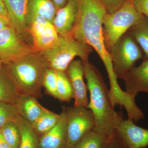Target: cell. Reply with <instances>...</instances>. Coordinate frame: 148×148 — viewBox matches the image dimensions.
Here are the masks:
<instances>
[{"label": "cell", "mask_w": 148, "mask_h": 148, "mask_svg": "<svg viewBox=\"0 0 148 148\" xmlns=\"http://www.w3.org/2000/svg\"><path fill=\"white\" fill-rule=\"evenodd\" d=\"M78 14L72 36L90 46L98 53L107 71H113L110 53L104 44L103 19L108 13L101 0H77Z\"/></svg>", "instance_id": "cell-1"}, {"label": "cell", "mask_w": 148, "mask_h": 148, "mask_svg": "<svg viewBox=\"0 0 148 148\" xmlns=\"http://www.w3.org/2000/svg\"><path fill=\"white\" fill-rule=\"evenodd\" d=\"M56 12L53 0H29L27 16L39 15L53 24Z\"/></svg>", "instance_id": "cell-18"}, {"label": "cell", "mask_w": 148, "mask_h": 148, "mask_svg": "<svg viewBox=\"0 0 148 148\" xmlns=\"http://www.w3.org/2000/svg\"><path fill=\"white\" fill-rule=\"evenodd\" d=\"M67 1L68 0H53L57 11L66 5Z\"/></svg>", "instance_id": "cell-31"}, {"label": "cell", "mask_w": 148, "mask_h": 148, "mask_svg": "<svg viewBox=\"0 0 148 148\" xmlns=\"http://www.w3.org/2000/svg\"><path fill=\"white\" fill-rule=\"evenodd\" d=\"M134 4L140 13L148 17V0H134Z\"/></svg>", "instance_id": "cell-29"}, {"label": "cell", "mask_w": 148, "mask_h": 148, "mask_svg": "<svg viewBox=\"0 0 148 148\" xmlns=\"http://www.w3.org/2000/svg\"><path fill=\"white\" fill-rule=\"evenodd\" d=\"M56 87L60 101L69 102L75 98L73 88L69 76L65 71H56Z\"/></svg>", "instance_id": "cell-23"}, {"label": "cell", "mask_w": 148, "mask_h": 148, "mask_svg": "<svg viewBox=\"0 0 148 148\" xmlns=\"http://www.w3.org/2000/svg\"><path fill=\"white\" fill-rule=\"evenodd\" d=\"M61 117L55 127L39 138V148H66L67 145V122L65 115Z\"/></svg>", "instance_id": "cell-15"}, {"label": "cell", "mask_w": 148, "mask_h": 148, "mask_svg": "<svg viewBox=\"0 0 148 148\" xmlns=\"http://www.w3.org/2000/svg\"><path fill=\"white\" fill-rule=\"evenodd\" d=\"M66 72L73 88L74 106H83L88 108L89 104L87 94L88 88L84 81V69L82 61L80 59L72 61Z\"/></svg>", "instance_id": "cell-11"}, {"label": "cell", "mask_w": 148, "mask_h": 148, "mask_svg": "<svg viewBox=\"0 0 148 148\" xmlns=\"http://www.w3.org/2000/svg\"><path fill=\"white\" fill-rule=\"evenodd\" d=\"M20 93L4 67L0 71V103L15 105Z\"/></svg>", "instance_id": "cell-17"}, {"label": "cell", "mask_w": 148, "mask_h": 148, "mask_svg": "<svg viewBox=\"0 0 148 148\" xmlns=\"http://www.w3.org/2000/svg\"><path fill=\"white\" fill-rule=\"evenodd\" d=\"M10 26L12 27L10 22L6 20L2 16H0V31L5 27H10Z\"/></svg>", "instance_id": "cell-32"}, {"label": "cell", "mask_w": 148, "mask_h": 148, "mask_svg": "<svg viewBox=\"0 0 148 148\" xmlns=\"http://www.w3.org/2000/svg\"><path fill=\"white\" fill-rule=\"evenodd\" d=\"M35 51L34 46L25 42L12 26L0 31V59L3 64L16 61Z\"/></svg>", "instance_id": "cell-8"}, {"label": "cell", "mask_w": 148, "mask_h": 148, "mask_svg": "<svg viewBox=\"0 0 148 148\" xmlns=\"http://www.w3.org/2000/svg\"><path fill=\"white\" fill-rule=\"evenodd\" d=\"M61 114H56L47 109L32 124L39 138L43 136L54 128L58 123Z\"/></svg>", "instance_id": "cell-21"}, {"label": "cell", "mask_w": 148, "mask_h": 148, "mask_svg": "<svg viewBox=\"0 0 148 148\" xmlns=\"http://www.w3.org/2000/svg\"><path fill=\"white\" fill-rule=\"evenodd\" d=\"M123 80L125 92L132 97L136 98L140 92L148 93V58L132 67Z\"/></svg>", "instance_id": "cell-12"}, {"label": "cell", "mask_w": 148, "mask_h": 148, "mask_svg": "<svg viewBox=\"0 0 148 148\" xmlns=\"http://www.w3.org/2000/svg\"><path fill=\"white\" fill-rule=\"evenodd\" d=\"M109 53L115 75L123 80L136 62L144 56L142 49L128 32L117 41Z\"/></svg>", "instance_id": "cell-6"}, {"label": "cell", "mask_w": 148, "mask_h": 148, "mask_svg": "<svg viewBox=\"0 0 148 148\" xmlns=\"http://www.w3.org/2000/svg\"><path fill=\"white\" fill-rule=\"evenodd\" d=\"M77 14V0H68L66 5L57 11L53 24L58 35L72 36Z\"/></svg>", "instance_id": "cell-13"}, {"label": "cell", "mask_w": 148, "mask_h": 148, "mask_svg": "<svg viewBox=\"0 0 148 148\" xmlns=\"http://www.w3.org/2000/svg\"><path fill=\"white\" fill-rule=\"evenodd\" d=\"M83 64L90 95L88 108L92 111L95 119L92 130L109 136L115 129L118 113L111 102L109 90L101 72L89 61Z\"/></svg>", "instance_id": "cell-2"}, {"label": "cell", "mask_w": 148, "mask_h": 148, "mask_svg": "<svg viewBox=\"0 0 148 148\" xmlns=\"http://www.w3.org/2000/svg\"><path fill=\"white\" fill-rule=\"evenodd\" d=\"M15 119L7 123L0 129L3 137L11 148H19L21 141V133Z\"/></svg>", "instance_id": "cell-24"}, {"label": "cell", "mask_w": 148, "mask_h": 148, "mask_svg": "<svg viewBox=\"0 0 148 148\" xmlns=\"http://www.w3.org/2000/svg\"><path fill=\"white\" fill-rule=\"evenodd\" d=\"M18 115L33 124L47 109L39 103L32 95L20 94L15 105Z\"/></svg>", "instance_id": "cell-16"}, {"label": "cell", "mask_w": 148, "mask_h": 148, "mask_svg": "<svg viewBox=\"0 0 148 148\" xmlns=\"http://www.w3.org/2000/svg\"><path fill=\"white\" fill-rule=\"evenodd\" d=\"M56 81V71L53 69L48 68L45 74L42 86L45 88L49 95L60 100V97L57 92Z\"/></svg>", "instance_id": "cell-25"}, {"label": "cell", "mask_w": 148, "mask_h": 148, "mask_svg": "<svg viewBox=\"0 0 148 148\" xmlns=\"http://www.w3.org/2000/svg\"><path fill=\"white\" fill-rule=\"evenodd\" d=\"M93 50L91 46L77 40L72 36L59 35L56 44L41 52L47 61L49 68L66 72L69 64L77 56L79 57L83 63L88 61Z\"/></svg>", "instance_id": "cell-5"}, {"label": "cell", "mask_w": 148, "mask_h": 148, "mask_svg": "<svg viewBox=\"0 0 148 148\" xmlns=\"http://www.w3.org/2000/svg\"><path fill=\"white\" fill-rule=\"evenodd\" d=\"M125 0H101L107 11L112 13L120 7Z\"/></svg>", "instance_id": "cell-28"}, {"label": "cell", "mask_w": 148, "mask_h": 148, "mask_svg": "<svg viewBox=\"0 0 148 148\" xmlns=\"http://www.w3.org/2000/svg\"><path fill=\"white\" fill-rule=\"evenodd\" d=\"M128 32L135 39L145 53L144 58H148V17L145 15Z\"/></svg>", "instance_id": "cell-20"}, {"label": "cell", "mask_w": 148, "mask_h": 148, "mask_svg": "<svg viewBox=\"0 0 148 148\" xmlns=\"http://www.w3.org/2000/svg\"><path fill=\"white\" fill-rule=\"evenodd\" d=\"M15 120L21 133V143L18 148H39V138L32 125L19 115Z\"/></svg>", "instance_id": "cell-19"}, {"label": "cell", "mask_w": 148, "mask_h": 148, "mask_svg": "<svg viewBox=\"0 0 148 148\" xmlns=\"http://www.w3.org/2000/svg\"><path fill=\"white\" fill-rule=\"evenodd\" d=\"M63 112L67 122V145L66 148H72L95 125L92 111L83 106L64 107Z\"/></svg>", "instance_id": "cell-7"}, {"label": "cell", "mask_w": 148, "mask_h": 148, "mask_svg": "<svg viewBox=\"0 0 148 148\" xmlns=\"http://www.w3.org/2000/svg\"><path fill=\"white\" fill-rule=\"evenodd\" d=\"M103 148H129L122 140L116 129L109 135Z\"/></svg>", "instance_id": "cell-27"}, {"label": "cell", "mask_w": 148, "mask_h": 148, "mask_svg": "<svg viewBox=\"0 0 148 148\" xmlns=\"http://www.w3.org/2000/svg\"><path fill=\"white\" fill-rule=\"evenodd\" d=\"M3 66L20 94L42 96L43 81L49 67L41 52L35 51Z\"/></svg>", "instance_id": "cell-3"}, {"label": "cell", "mask_w": 148, "mask_h": 148, "mask_svg": "<svg viewBox=\"0 0 148 148\" xmlns=\"http://www.w3.org/2000/svg\"><path fill=\"white\" fill-rule=\"evenodd\" d=\"M3 1L12 26L23 38L26 36L29 33L27 20L29 0Z\"/></svg>", "instance_id": "cell-14"}, {"label": "cell", "mask_w": 148, "mask_h": 148, "mask_svg": "<svg viewBox=\"0 0 148 148\" xmlns=\"http://www.w3.org/2000/svg\"><path fill=\"white\" fill-rule=\"evenodd\" d=\"M3 63L2 60L0 59V71L3 69Z\"/></svg>", "instance_id": "cell-34"}, {"label": "cell", "mask_w": 148, "mask_h": 148, "mask_svg": "<svg viewBox=\"0 0 148 148\" xmlns=\"http://www.w3.org/2000/svg\"><path fill=\"white\" fill-rule=\"evenodd\" d=\"M143 16L136 9L134 0H125L118 9L106 14L103 19V33L105 47L109 53L117 41Z\"/></svg>", "instance_id": "cell-4"}, {"label": "cell", "mask_w": 148, "mask_h": 148, "mask_svg": "<svg viewBox=\"0 0 148 148\" xmlns=\"http://www.w3.org/2000/svg\"><path fill=\"white\" fill-rule=\"evenodd\" d=\"M18 115L15 105L0 103V129L7 123L13 120Z\"/></svg>", "instance_id": "cell-26"}, {"label": "cell", "mask_w": 148, "mask_h": 148, "mask_svg": "<svg viewBox=\"0 0 148 148\" xmlns=\"http://www.w3.org/2000/svg\"><path fill=\"white\" fill-rule=\"evenodd\" d=\"M0 16L10 22L8 12L3 0H0Z\"/></svg>", "instance_id": "cell-30"}, {"label": "cell", "mask_w": 148, "mask_h": 148, "mask_svg": "<svg viewBox=\"0 0 148 148\" xmlns=\"http://www.w3.org/2000/svg\"><path fill=\"white\" fill-rule=\"evenodd\" d=\"M27 20L33 46L36 50L42 52L57 42L59 35L53 24L37 15L27 16Z\"/></svg>", "instance_id": "cell-9"}, {"label": "cell", "mask_w": 148, "mask_h": 148, "mask_svg": "<svg viewBox=\"0 0 148 148\" xmlns=\"http://www.w3.org/2000/svg\"><path fill=\"white\" fill-rule=\"evenodd\" d=\"M0 148H11L9 145L0 131Z\"/></svg>", "instance_id": "cell-33"}, {"label": "cell", "mask_w": 148, "mask_h": 148, "mask_svg": "<svg viewBox=\"0 0 148 148\" xmlns=\"http://www.w3.org/2000/svg\"><path fill=\"white\" fill-rule=\"evenodd\" d=\"M115 129L129 148H144L148 146V129L137 126L133 121L124 119L122 112H117Z\"/></svg>", "instance_id": "cell-10"}, {"label": "cell", "mask_w": 148, "mask_h": 148, "mask_svg": "<svg viewBox=\"0 0 148 148\" xmlns=\"http://www.w3.org/2000/svg\"><path fill=\"white\" fill-rule=\"evenodd\" d=\"M109 136L90 130L72 148H103Z\"/></svg>", "instance_id": "cell-22"}]
</instances>
